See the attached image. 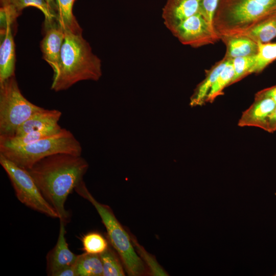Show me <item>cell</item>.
I'll return each mask as SVG.
<instances>
[{"label": "cell", "instance_id": "cell-1", "mask_svg": "<svg viewBox=\"0 0 276 276\" xmlns=\"http://www.w3.org/2000/svg\"><path fill=\"white\" fill-rule=\"evenodd\" d=\"M88 168V163L81 155L60 153L42 158L27 170L59 220L66 224L70 214L65 209V202L83 180Z\"/></svg>", "mask_w": 276, "mask_h": 276}, {"label": "cell", "instance_id": "cell-2", "mask_svg": "<svg viewBox=\"0 0 276 276\" xmlns=\"http://www.w3.org/2000/svg\"><path fill=\"white\" fill-rule=\"evenodd\" d=\"M101 76V61L93 53L82 34L65 32L58 69L54 74L51 89L64 90L81 81H98Z\"/></svg>", "mask_w": 276, "mask_h": 276}, {"label": "cell", "instance_id": "cell-3", "mask_svg": "<svg viewBox=\"0 0 276 276\" xmlns=\"http://www.w3.org/2000/svg\"><path fill=\"white\" fill-rule=\"evenodd\" d=\"M276 14V0H219L213 28L220 39L243 35Z\"/></svg>", "mask_w": 276, "mask_h": 276}, {"label": "cell", "instance_id": "cell-4", "mask_svg": "<svg viewBox=\"0 0 276 276\" xmlns=\"http://www.w3.org/2000/svg\"><path fill=\"white\" fill-rule=\"evenodd\" d=\"M75 190L95 208L106 229L109 242L118 252L128 275L139 276L145 274L147 268L135 250L131 237L117 219L110 208L98 201L89 192L83 180Z\"/></svg>", "mask_w": 276, "mask_h": 276}, {"label": "cell", "instance_id": "cell-5", "mask_svg": "<svg viewBox=\"0 0 276 276\" xmlns=\"http://www.w3.org/2000/svg\"><path fill=\"white\" fill-rule=\"evenodd\" d=\"M82 150L79 141L65 128L57 134L27 145L15 147L0 146V154L26 170L50 155L60 153L81 155Z\"/></svg>", "mask_w": 276, "mask_h": 276}, {"label": "cell", "instance_id": "cell-6", "mask_svg": "<svg viewBox=\"0 0 276 276\" xmlns=\"http://www.w3.org/2000/svg\"><path fill=\"white\" fill-rule=\"evenodd\" d=\"M43 108L21 94L15 76L0 83V139L13 136L17 128Z\"/></svg>", "mask_w": 276, "mask_h": 276}, {"label": "cell", "instance_id": "cell-7", "mask_svg": "<svg viewBox=\"0 0 276 276\" xmlns=\"http://www.w3.org/2000/svg\"><path fill=\"white\" fill-rule=\"evenodd\" d=\"M0 164L8 175L18 200L28 208L51 218H58L27 170L0 154Z\"/></svg>", "mask_w": 276, "mask_h": 276}, {"label": "cell", "instance_id": "cell-8", "mask_svg": "<svg viewBox=\"0 0 276 276\" xmlns=\"http://www.w3.org/2000/svg\"><path fill=\"white\" fill-rule=\"evenodd\" d=\"M170 31L182 44L193 48L214 44L220 40L213 26L200 13L182 21Z\"/></svg>", "mask_w": 276, "mask_h": 276}, {"label": "cell", "instance_id": "cell-9", "mask_svg": "<svg viewBox=\"0 0 276 276\" xmlns=\"http://www.w3.org/2000/svg\"><path fill=\"white\" fill-rule=\"evenodd\" d=\"M44 35L40 42L43 59L51 66L54 74L58 69L65 31L57 21L43 24Z\"/></svg>", "mask_w": 276, "mask_h": 276}, {"label": "cell", "instance_id": "cell-10", "mask_svg": "<svg viewBox=\"0 0 276 276\" xmlns=\"http://www.w3.org/2000/svg\"><path fill=\"white\" fill-rule=\"evenodd\" d=\"M66 223L60 220L57 243L47 256V271L48 275L54 276L60 270L74 265L78 257L70 250L65 239Z\"/></svg>", "mask_w": 276, "mask_h": 276}, {"label": "cell", "instance_id": "cell-11", "mask_svg": "<svg viewBox=\"0 0 276 276\" xmlns=\"http://www.w3.org/2000/svg\"><path fill=\"white\" fill-rule=\"evenodd\" d=\"M201 0H167L162 12L165 26L171 31L190 17L200 13Z\"/></svg>", "mask_w": 276, "mask_h": 276}, {"label": "cell", "instance_id": "cell-12", "mask_svg": "<svg viewBox=\"0 0 276 276\" xmlns=\"http://www.w3.org/2000/svg\"><path fill=\"white\" fill-rule=\"evenodd\" d=\"M275 107L276 103L271 98L256 94L254 103L242 113L238 125L257 127L263 129Z\"/></svg>", "mask_w": 276, "mask_h": 276}, {"label": "cell", "instance_id": "cell-13", "mask_svg": "<svg viewBox=\"0 0 276 276\" xmlns=\"http://www.w3.org/2000/svg\"><path fill=\"white\" fill-rule=\"evenodd\" d=\"M12 25L1 29L0 83L15 76V50Z\"/></svg>", "mask_w": 276, "mask_h": 276}, {"label": "cell", "instance_id": "cell-14", "mask_svg": "<svg viewBox=\"0 0 276 276\" xmlns=\"http://www.w3.org/2000/svg\"><path fill=\"white\" fill-rule=\"evenodd\" d=\"M61 115L62 112L59 110L43 108L22 123L17 128L13 136L22 135L56 126L59 124L58 121Z\"/></svg>", "mask_w": 276, "mask_h": 276}, {"label": "cell", "instance_id": "cell-15", "mask_svg": "<svg viewBox=\"0 0 276 276\" xmlns=\"http://www.w3.org/2000/svg\"><path fill=\"white\" fill-rule=\"evenodd\" d=\"M229 59L224 56L221 60L206 71L204 79L197 86L191 97V106L202 105L205 102L206 98L213 84Z\"/></svg>", "mask_w": 276, "mask_h": 276}, {"label": "cell", "instance_id": "cell-16", "mask_svg": "<svg viewBox=\"0 0 276 276\" xmlns=\"http://www.w3.org/2000/svg\"><path fill=\"white\" fill-rule=\"evenodd\" d=\"M1 3L6 6L12 17L15 20L22 10L29 7L39 9L44 16V24L57 21V14L44 0H1Z\"/></svg>", "mask_w": 276, "mask_h": 276}, {"label": "cell", "instance_id": "cell-17", "mask_svg": "<svg viewBox=\"0 0 276 276\" xmlns=\"http://www.w3.org/2000/svg\"><path fill=\"white\" fill-rule=\"evenodd\" d=\"M220 40L226 47L224 57L228 59L255 55L258 51L257 43L245 36L223 37Z\"/></svg>", "mask_w": 276, "mask_h": 276}, {"label": "cell", "instance_id": "cell-18", "mask_svg": "<svg viewBox=\"0 0 276 276\" xmlns=\"http://www.w3.org/2000/svg\"><path fill=\"white\" fill-rule=\"evenodd\" d=\"M76 0H55L57 21L65 32L82 34V30L73 12Z\"/></svg>", "mask_w": 276, "mask_h": 276}, {"label": "cell", "instance_id": "cell-19", "mask_svg": "<svg viewBox=\"0 0 276 276\" xmlns=\"http://www.w3.org/2000/svg\"><path fill=\"white\" fill-rule=\"evenodd\" d=\"M62 129L60 126L58 124L51 127L33 131L22 135L0 139V146L15 147L27 145L57 134Z\"/></svg>", "mask_w": 276, "mask_h": 276}, {"label": "cell", "instance_id": "cell-20", "mask_svg": "<svg viewBox=\"0 0 276 276\" xmlns=\"http://www.w3.org/2000/svg\"><path fill=\"white\" fill-rule=\"evenodd\" d=\"M256 43H268L276 37V14L261 21L241 35Z\"/></svg>", "mask_w": 276, "mask_h": 276}, {"label": "cell", "instance_id": "cell-21", "mask_svg": "<svg viewBox=\"0 0 276 276\" xmlns=\"http://www.w3.org/2000/svg\"><path fill=\"white\" fill-rule=\"evenodd\" d=\"M75 266L77 276L103 275V266L100 255L84 252L78 255Z\"/></svg>", "mask_w": 276, "mask_h": 276}, {"label": "cell", "instance_id": "cell-22", "mask_svg": "<svg viewBox=\"0 0 276 276\" xmlns=\"http://www.w3.org/2000/svg\"><path fill=\"white\" fill-rule=\"evenodd\" d=\"M255 55V63L251 74L262 72L268 64L276 60V43L258 42Z\"/></svg>", "mask_w": 276, "mask_h": 276}, {"label": "cell", "instance_id": "cell-23", "mask_svg": "<svg viewBox=\"0 0 276 276\" xmlns=\"http://www.w3.org/2000/svg\"><path fill=\"white\" fill-rule=\"evenodd\" d=\"M234 75L232 59L218 76L213 84L205 100V102L212 103L218 96L223 95V89L231 85Z\"/></svg>", "mask_w": 276, "mask_h": 276}, {"label": "cell", "instance_id": "cell-24", "mask_svg": "<svg viewBox=\"0 0 276 276\" xmlns=\"http://www.w3.org/2000/svg\"><path fill=\"white\" fill-rule=\"evenodd\" d=\"M103 266V276H124V269L117 255L110 248L100 255Z\"/></svg>", "mask_w": 276, "mask_h": 276}, {"label": "cell", "instance_id": "cell-25", "mask_svg": "<svg viewBox=\"0 0 276 276\" xmlns=\"http://www.w3.org/2000/svg\"><path fill=\"white\" fill-rule=\"evenodd\" d=\"M83 250L84 252L100 255L108 248L106 239L101 234L90 232L82 238Z\"/></svg>", "mask_w": 276, "mask_h": 276}, {"label": "cell", "instance_id": "cell-26", "mask_svg": "<svg viewBox=\"0 0 276 276\" xmlns=\"http://www.w3.org/2000/svg\"><path fill=\"white\" fill-rule=\"evenodd\" d=\"M232 61L234 75L231 85L251 74V70L255 63V55L236 57L232 59Z\"/></svg>", "mask_w": 276, "mask_h": 276}, {"label": "cell", "instance_id": "cell-27", "mask_svg": "<svg viewBox=\"0 0 276 276\" xmlns=\"http://www.w3.org/2000/svg\"><path fill=\"white\" fill-rule=\"evenodd\" d=\"M131 238L135 250L147 266L149 274L151 275H168L154 256L148 252L133 237Z\"/></svg>", "mask_w": 276, "mask_h": 276}, {"label": "cell", "instance_id": "cell-28", "mask_svg": "<svg viewBox=\"0 0 276 276\" xmlns=\"http://www.w3.org/2000/svg\"><path fill=\"white\" fill-rule=\"evenodd\" d=\"M219 0H201L200 13L213 27V19Z\"/></svg>", "mask_w": 276, "mask_h": 276}, {"label": "cell", "instance_id": "cell-29", "mask_svg": "<svg viewBox=\"0 0 276 276\" xmlns=\"http://www.w3.org/2000/svg\"><path fill=\"white\" fill-rule=\"evenodd\" d=\"M263 130L269 132L276 131V107L267 120Z\"/></svg>", "mask_w": 276, "mask_h": 276}, {"label": "cell", "instance_id": "cell-30", "mask_svg": "<svg viewBox=\"0 0 276 276\" xmlns=\"http://www.w3.org/2000/svg\"><path fill=\"white\" fill-rule=\"evenodd\" d=\"M54 276H77L75 264L60 270Z\"/></svg>", "mask_w": 276, "mask_h": 276}, {"label": "cell", "instance_id": "cell-31", "mask_svg": "<svg viewBox=\"0 0 276 276\" xmlns=\"http://www.w3.org/2000/svg\"><path fill=\"white\" fill-rule=\"evenodd\" d=\"M257 94L269 97L276 103V85L268 88L264 89Z\"/></svg>", "mask_w": 276, "mask_h": 276}, {"label": "cell", "instance_id": "cell-32", "mask_svg": "<svg viewBox=\"0 0 276 276\" xmlns=\"http://www.w3.org/2000/svg\"><path fill=\"white\" fill-rule=\"evenodd\" d=\"M50 6L51 9L57 14L56 5L55 0H44Z\"/></svg>", "mask_w": 276, "mask_h": 276}, {"label": "cell", "instance_id": "cell-33", "mask_svg": "<svg viewBox=\"0 0 276 276\" xmlns=\"http://www.w3.org/2000/svg\"><path fill=\"white\" fill-rule=\"evenodd\" d=\"M275 197H276V193H275Z\"/></svg>", "mask_w": 276, "mask_h": 276}, {"label": "cell", "instance_id": "cell-34", "mask_svg": "<svg viewBox=\"0 0 276 276\" xmlns=\"http://www.w3.org/2000/svg\"><path fill=\"white\" fill-rule=\"evenodd\" d=\"M274 276H276V273L274 274Z\"/></svg>", "mask_w": 276, "mask_h": 276}]
</instances>
